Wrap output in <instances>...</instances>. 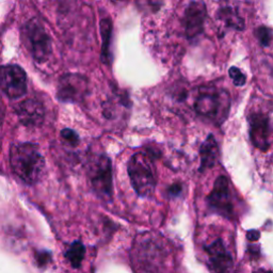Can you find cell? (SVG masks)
Wrapping results in <instances>:
<instances>
[{"label": "cell", "mask_w": 273, "mask_h": 273, "mask_svg": "<svg viewBox=\"0 0 273 273\" xmlns=\"http://www.w3.org/2000/svg\"><path fill=\"white\" fill-rule=\"evenodd\" d=\"M10 162L15 175L29 185L37 183L45 171V159L39 146L30 142L12 146Z\"/></svg>", "instance_id": "6da1fadb"}, {"label": "cell", "mask_w": 273, "mask_h": 273, "mask_svg": "<svg viewBox=\"0 0 273 273\" xmlns=\"http://www.w3.org/2000/svg\"><path fill=\"white\" fill-rule=\"evenodd\" d=\"M128 175L136 194L148 198L155 191L156 176L150 159L144 154H135L128 161Z\"/></svg>", "instance_id": "7a4b0ae2"}, {"label": "cell", "mask_w": 273, "mask_h": 273, "mask_svg": "<svg viewBox=\"0 0 273 273\" xmlns=\"http://www.w3.org/2000/svg\"><path fill=\"white\" fill-rule=\"evenodd\" d=\"M194 108L199 116L221 123L229 113L230 98L226 92L206 88L196 97Z\"/></svg>", "instance_id": "3957f363"}, {"label": "cell", "mask_w": 273, "mask_h": 273, "mask_svg": "<svg viewBox=\"0 0 273 273\" xmlns=\"http://www.w3.org/2000/svg\"><path fill=\"white\" fill-rule=\"evenodd\" d=\"M22 32L35 61L39 63L47 61L51 54V40L41 22L35 18L29 20L22 29Z\"/></svg>", "instance_id": "277c9868"}, {"label": "cell", "mask_w": 273, "mask_h": 273, "mask_svg": "<svg viewBox=\"0 0 273 273\" xmlns=\"http://www.w3.org/2000/svg\"><path fill=\"white\" fill-rule=\"evenodd\" d=\"M90 181L95 192L105 200H110L113 191L112 165L110 159L101 155L90 164Z\"/></svg>", "instance_id": "5b68a950"}, {"label": "cell", "mask_w": 273, "mask_h": 273, "mask_svg": "<svg viewBox=\"0 0 273 273\" xmlns=\"http://www.w3.org/2000/svg\"><path fill=\"white\" fill-rule=\"evenodd\" d=\"M0 89L10 98H19L27 92V75L16 64L0 67Z\"/></svg>", "instance_id": "8992f818"}, {"label": "cell", "mask_w": 273, "mask_h": 273, "mask_svg": "<svg viewBox=\"0 0 273 273\" xmlns=\"http://www.w3.org/2000/svg\"><path fill=\"white\" fill-rule=\"evenodd\" d=\"M89 80L79 74H66L59 80L57 95L64 103H79L88 94Z\"/></svg>", "instance_id": "52a82bcc"}, {"label": "cell", "mask_w": 273, "mask_h": 273, "mask_svg": "<svg viewBox=\"0 0 273 273\" xmlns=\"http://www.w3.org/2000/svg\"><path fill=\"white\" fill-rule=\"evenodd\" d=\"M207 203L210 209L225 218L234 217V207L230 194L229 179L224 175H220L214 184L211 192L207 196Z\"/></svg>", "instance_id": "ba28073f"}, {"label": "cell", "mask_w": 273, "mask_h": 273, "mask_svg": "<svg viewBox=\"0 0 273 273\" xmlns=\"http://www.w3.org/2000/svg\"><path fill=\"white\" fill-rule=\"evenodd\" d=\"M206 16V5L203 2L191 1L189 3L184 15V27L188 39L193 40L203 33Z\"/></svg>", "instance_id": "9c48e42d"}, {"label": "cell", "mask_w": 273, "mask_h": 273, "mask_svg": "<svg viewBox=\"0 0 273 273\" xmlns=\"http://www.w3.org/2000/svg\"><path fill=\"white\" fill-rule=\"evenodd\" d=\"M249 135L253 145L263 151H266L269 146V119L264 113H252L248 118Z\"/></svg>", "instance_id": "30bf717a"}, {"label": "cell", "mask_w": 273, "mask_h": 273, "mask_svg": "<svg viewBox=\"0 0 273 273\" xmlns=\"http://www.w3.org/2000/svg\"><path fill=\"white\" fill-rule=\"evenodd\" d=\"M16 115L20 123L28 127H36L43 124L45 119V109L41 102L34 98H28L20 102L16 108Z\"/></svg>", "instance_id": "8fae6325"}, {"label": "cell", "mask_w": 273, "mask_h": 273, "mask_svg": "<svg viewBox=\"0 0 273 273\" xmlns=\"http://www.w3.org/2000/svg\"><path fill=\"white\" fill-rule=\"evenodd\" d=\"M208 256L209 267L214 273H226L233 267L231 254L223 244L222 239H217L211 245L205 247Z\"/></svg>", "instance_id": "7c38bea8"}, {"label": "cell", "mask_w": 273, "mask_h": 273, "mask_svg": "<svg viewBox=\"0 0 273 273\" xmlns=\"http://www.w3.org/2000/svg\"><path fill=\"white\" fill-rule=\"evenodd\" d=\"M219 146L215 136L209 135L207 139L203 142L200 148V157H201V166L200 171L204 172L208 169L214 168L219 161Z\"/></svg>", "instance_id": "4fadbf2b"}, {"label": "cell", "mask_w": 273, "mask_h": 273, "mask_svg": "<svg viewBox=\"0 0 273 273\" xmlns=\"http://www.w3.org/2000/svg\"><path fill=\"white\" fill-rule=\"evenodd\" d=\"M101 33L103 39L102 45V60L103 62L108 64L111 61L110 56V42L112 33V22L109 18H105L101 21Z\"/></svg>", "instance_id": "5bb4252c"}, {"label": "cell", "mask_w": 273, "mask_h": 273, "mask_svg": "<svg viewBox=\"0 0 273 273\" xmlns=\"http://www.w3.org/2000/svg\"><path fill=\"white\" fill-rule=\"evenodd\" d=\"M85 247H83L80 241H76L71 246V248L67 250V252L65 253V257L68 260V262L71 263L73 267L78 268L81 265L83 257H85Z\"/></svg>", "instance_id": "9a60e30c"}, {"label": "cell", "mask_w": 273, "mask_h": 273, "mask_svg": "<svg viewBox=\"0 0 273 273\" xmlns=\"http://www.w3.org/2000/svg\"><path fill=\"white\" fill-rule=\"evenodd\" d=\"M222 17L229 27L236 30H242L245 28V20L236 12H234L232 7H225L222 10Z\"/></svg>", "instance_id": "2e32d148"}, {"label": "cell", "mask_w": 273, "mask_h": 273, "mask_svg": "<svg viewBox=\"0 0 273 273\" xmlns=\"http://www.w3.org/2000/svg\"><path fill=\"white\" fill-rule=\"evenodd\" d=\"M255 35L257 37V40H259V42L265 47L269 46L272 41V31L268 27H265V26L259 27L256 29Z\"/></svg>", "instance_id": "e0dca14e"}, {"label": "cell", "mask_w": 273, "mask_h": 273, "mask_svg": "<svg viewBox=\"0 0 273 273\" xmlns=\"http://www.w3.org/2000/svg\"><path fill=\"white\" fill-rule=\"evenodd\" d=\"M229 75H230L231 79L233 80V83L236 87H242L246 85V82H247L246 75L242 73L238 67H236V66L231 67L229 71Z\"/></svg>", "instance_id": "ac0fdd59"}, {"label": "cell", "mask_w": 273, "mask_h": 273, "mask_svg": "<svg viewBox=\"0 0 273 273\" xmlns=\"http://www.w3.org/2000/svg\"><path fill=\"white\" fill-rule=\"evenodd\" d=\"M61 136H62V139L66 143H68L72 146L77 145V144L79 143V136H78V135L76 134L74 131L68 130V128H66V130H63L61 132Z\"/></svg>", "instance_id": "d6986e66"}, {"label": "cell", "mask_w": 273, "mask_h": 273, "mask_svg": "<svg viewBox=\"0 0 273 273\" xmlns=\"http://www.w3.org/2000/svg\"><path fill=\"white\" fill-rule=\"evenodd\" d=\"M260 237H261L260 232L256 230H251L247 233V238L249 241H251V242H255L256 240H259Z\"/></svg>", "instance_id": "ffe728a7"}, {"label": "cell", "mask_w": 273, "mask_h": 273, "mask_svg": "<svg viewBox=\"0 0 273 273\" xmlns=\"http://www.w3.org/2000/svg\"><path fill=\"white\" fill-rule=\"evenodd\" d=\"M181 190H183V187H181V184H174V185H172L171 187H170V189H169V193L172 195V196H176V195H178L180 192H181Z\"/></svg>", "instance_id": "44dd1931"}, {"label": "cell", "mask_w": 273, "mask_h": 273, "mask_svg": "<svg viewBox=\"0 0 273 273\" xmlns=\"http://www.w3.org/2000/svg\"><path fill=\"white\" fill-rule=\"evenodd\" d=\"M3 117H4V110H3L2 105L0 104V124L2 123V121H3Z\"/></svg>", "instance_id": "7402d4cb"}, {"label": "cell", "mask_w": 273, "mask_h": 273, "mask_svg": "<svg viewBox=\"0 0 273 273\" xmlns=\"http://www.w3.org/2000/svg\"><path fill=\"white\" fill-rule=\"evenodd\" d=\"M253 273H272V272H271V271H269V270H266V269H263V268H261V269H259V270L254 271Z\"/></svg>", "instance_id": "603a6c76"}, {"label": "cell", "mask_w": 273, "mask_h": 273, "mask_svg": "<svg viewBox=\"0 0 273 273\" xmlns=\"http://www.w3.org/2000/svg\"><path fill=\"white\" fill-rule=\"evenodd\" d=\"M112 1H123V0H112Z\"/></svg>", "instance_id": "cb8c5ba5"}]
</instances>
